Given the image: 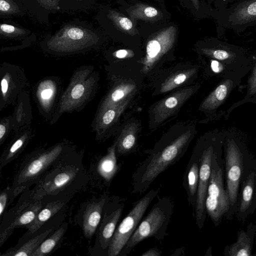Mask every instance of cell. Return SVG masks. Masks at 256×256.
Segmentation results:
<instances>
[{
  "label": "cell",
  "instance_id": "obj_1",
  "mask_svg": "<svg viewBox=\"0 0 256 256\" xmlns=\"http://www.w3.org/2000/svg\"><path fill=\"white\" fill-rule=\"evenodd\" d=\"M196 134V125L186 122L166 130L154 148L146 151L147 158L132 175V192H144L160 174L183 157Z\"/></svg>",
  "mask_w": 256,
  "mask_h": 256
},
{
  "label": "cell",
  "instance_id": "obj_2",
  "mask_svg": "<svg viewBox=\"0 0 256 256\" xmlns=\"http://www.w3.org/2000/svg\"><path fill=\"white\" fill-rule=\"evenodd\" d=\"M223 152L226 190L228 196L230 210L229 220L234 215L242 178L252 166L254 160L238 133L234 130H224Z\"/></svg>",
  "mask_w": 256,
  "mask_h": 256
},
{
  "label": "cell",
  "instance_id": "obj_3",
  "mask_svg": "<svg viewBox=\"0 0 256 256\" xmlns=\"http://www.w3.org/2000/svg\"><path fill=\"white\" fill-rule=\"evenodd\" d=\"M62 151V146L58 144L28 154L21 163L10 188L12 202L24 190L36 184L60 159Z\"/></svg>",
  "mask_w": 256,
  "mask_h": 256
},
{
  "label": "cell",
  "instance_id": "obj_4",
  "mask_svg": "<svg viewBox=\"0 0 256 256\" xmlns=\"http://www.w3.org/2000/svg\"><path fill=\"white\" fill-rule=\"evenodd\" d=\"M174 203L168 196H158L146 216L140 222L118 256H126L143 240L154 238L163 240L168 234V226L174 212Z\"/></svg>",
  "mask_w": 256,
  "mask_h": 256
},
{
  "label": "cell",
  "instance_id": "obj_5",
  "mask_svg": "<svg viewBox=\"0 0 256 256\" xmlns=\"http://www.w3.org/2000/svg\"><path fill=\"white\" fill-rule=\"evenodd\" d=\"M102 34L86 24H68L54 34L47 36L42 42V46L52 52H76L99 44L103 40Z\"/></svg>",
  "mask_w": 256,
  "mask_h": 256
},
{
  "label": "cell",
  "instance_id": "obj_6",
  "mask_svg": "<svg viewBox=\"0 0 256 256\" xmlns=\"http://www.w3.org/2000/svg\"><path fill=\"white\" fill-rule=\"evenodd\" d=\"M200 54L202 55V70L209 78H222L234 74L244 76L256 62L254 56L248 58L222 48H201Z\"/></svg>",
  "mask_w": 256,
  "mask_h": 256
},
{
  "label": "cell",
  "instance_id": "obj_7",
  "mask_svg": "<svg viewBox=\"0 0 256 256\" xmlns=\"http://www.w3.org/2000/svg\"><path fill=\"white\" fill-rule=\"evenodd\" d=\"M223 130L205 132L198 140L201 150L198 182L194 210L196 224L199 230L204 226L206 213L205 200L211 171L212 160L216 148L223 143Z\"/></svg>",
  "mask_w": 256,
  "mask_h": 256
},
{
  "label": "cell",
  "instance_id": "obj_8",
  "mask_svg": "<svg viewBox=\"0 0 256 256\" xmlns=\"http://www.w3.org/2000/svg\"><path fill=\"white\" fill-rule=\"evenodd\" d=\"M223 143L214 152L212 171L205 200V208L215 226L225 217L229 220L230 204L224 180V162L222 158Z\"/></svg>",
  "mask_w": 256,
  "mask_h": 256
},
{
  "label": "cell",
  "instance_id": "obj_9",
  "mask_svg": "<svg viewBox=\"0 0 256 256\" xmlns=\"http://www.w3.org/2000/svg\"><path fill=\"white\" fill-rule=\"evenodd\" d=\"M82 172L76 162H64L60 159L42 178L31 190L34 198L56 196L72 184Z\"/></svg>",
  "mask_w": 256,
  "mask_h": 256
},
{
  "label": "cell",
  "instance_id": "obj_10",
  "mask_svg": "<svg viewBox=\"0 0 256 256\" xmlns=\"http://www.w3.org/2000/svg\"><path fill=\"white\" fill-rule=\"evenodd\" d=\"M176 33V28L171 26L154 34L148 40L145 55L140 62L143 74H156L164 68L166 62L175 59L172 50Z\"/></svg>",
  "mask_w": 256,
  "mask_h": 256
},
{
  "label": "cell",
  "instance_id": "obj_11",
  "mask_svg": "<svg viewBox=\"0 0 256 256\" xmlns=\"http://www.w3.org/2000/svg\"><path fill=\"white\" fill-rule=\"evenodd\" d=\"M202 67L199 64L180 62L163 68L156 74L154 95H165L178 88L193 84L198 79Z\"/></svg>",
  "mask_w": 256,
  "mask_h": 256
},
{
  "label": "cell",
  "instance_id": "obj_12",
  "mask_svg": "<svg viewBox=\"0 0 256 256\" xmlns=\"http://www.w3.org/2000/svg\"><path fill=\"white\" fill-rule=\"evenodd\" d=\"M200 88V83L182 87L165 94L149 110L150 128L154 130L174 116Z\"/></svg>",
  "mask_w": 256,
  "mask_h": 256
},
{
  "label": "cell",
  "instance_id": "obj_13",
  "mask_svg": "<svg viewBox=\"0 0 256 256\" xmlns=\"http://www.w3.org/2000/svg\"><path fill=\"white\" fill-rule=\"evenodd\" d=\"M159 189H152L136 202L116 228L110 244L108 256H117L141 221L148 208L158 196Z\"/></svg>",
  "mask_w": 256,
  "mask_h": 256
},
{
  "label": "cell",
  "instance_id": "obj_14",
  "mask_svg": "<svg viewBox=\"0 0 256 256\" xmlns=\"http://www.w3.org/2000/svg\"><path fill=\"white\" fill-rule=\"evenodd\" d=\"M91 70L88 68L76 71L63 94L58 110L52 120L53 123L58 114L76 109L88 98L96 83L94 77H89Z\"/></svg>",
  "mask_w": 256,
  "mask_h": 256
},
{
  "label": "cell",
  "instance_id": "obj_15",
  "mask_svg": "<svg viewBox=\"0 0 256 256\" xmlns=\"http://www.w3.org/2000/svg\"><path fill=\"white\" fill-rule=\"evenodd\" d=\"M27 78L19 66L4 62L0 66V106L2 110L16 102L25 88Z\"/></svg>",
  "mask_w": 256,
  "mask_h": 256
},
{
  "label": "cell",
  "instance_id": "obj_16",
  "mask_svg": "<svg viewBox=\"0 0 256 256\" xmlns=\"http://www.w3.org/2000/svg\"><path fill=\"white\" fill-rule=\"evenodd\" d=\"M104 34L132 39L139 36L136 25L126 14L109 6L101 8L96 16Z\"/></svg>",
  "mask_w": 256,
  "mask_h": 256
},
{
  "label": "cell",
  "instance_id": "obj_17",
  "mask_svg": "<svg viewBox=\"0 0 256 256\" xmlns=\"http://www.w3.org/2000/svg\"><path fill=\"white\" fill-rule=\"evenodd\" d=\"M244 77L234 74L221 78L214 89L202 100L198 110L208 118H214L217 110L224 104L233 90L240 86Z\"/></svg>",
  "mask_w": 256,
  "mask_h": 256
},
{
  "label": "cell",
  "instance_id": "obj_18",
  "mask_svg": "<svg viewBox=\"0 0 256 256\" xmlns=\"http://www.w3.org/2000/svg\"><path fill=\"white\" fill-rule=\"evenodd\" d=\"M256 168L254 166L250 168L240 182L234 215L242 223L254 214L256 208Z\"/></svg>",
  "mask_w": 256,
  "mask_h": 256
},
{
  "label": "cell",
  "instance_id": "obj_19",
  "mask_svg": "<svg viewBox=\"0 0 256 256\" xmlns=\"http://www.w3.org/2000/svg\"><path fill=\"white\" fill-rule=\"evenodd\" d=\"M123 210L120 206L110 212H105L101 220L97 230L94 251L107 252L121 216Z\"/></svg>",
  "mask_w": 256,
  "mask_h": 256
},
{
  "label": "cell",
  "instance_id": "obj_20",
  "mask_svg": "<svg viewBox=\"0 0 256 256\" xmlns=\"http://www.w3.org/2000/svg\"><path fill=\"white\" fill-rule=\"evenodd\" d=\"M200 154V145L197 140L183 176L182 184L186 192L188 201L194 208L196 198Z\"/></svg>",
  "mask_w": 256,
  "mask_h": 256
},
{
  "label": "cell",
  "instance_id": "obj_21",
  "mask_svg": "<svg viewBox=\"0 0 256 256\" xmlns=\"http://www.w3.org/2000/svg\"><path fill=\"white\" fill-rule=\"evenodd\" d=\"M256 226L250 223L246 230H240L237 235L236 241L224 249L225 256H252Z\"/></svg>",
  "mask_w": 256,
  "mask_h": 256
},
{
  "label": "cell",
  "instance_id": "obj_22",
  "mask_svg": "<svg viewBox=\"0 0 256 256\" xmlns=\"http://www.w3.org/2000/svg\"><path fill=\"white\" fill-rule=\"evenodd\" d=\"M106 196L90 201L82 214V230L86 238H91L96 232L102 219Z\"/></svg>",
  "mask_w": 256,
  "mask_h": 256
},
{
  "label": "cell",
  "instance_id": "obj_23",
  "mask_svg": "<svg viewBox=\"0 0 256 256\" xmlns=\"http://www.w3.org/2000/svg\"><path fill=\"white\" fill-rule=\"evenodd\" d=\"M42 199L43 205L32 222L26 228L28 230L18 240L16 246L22 244L41 226L48 222L64 206V202L60 200L48 202L46 203Z\"/></svg>",
  "mask_w": 256,
  "mask_h": 256
},
{
  "label": "cell",
  "instance_id": "obj_24",
  "mask_svg": "<svg viewBox=\"0 0 256 256\" xmlns=\"http://www.w3.org/2000/svg\"><path fill=\"white\" fill-rule=\"evenodd\" d=\"M32 118L30 94L23 90L19 94L13 114L10 115L11 129L18 132L22 127L30 124Z\"/></svg>",
  "mask_w": 256,
  "mask_h": 256
},
{
  "label": "cell",
  "instance_id": "obj_25",
  "mask_svg": "<svg viewBox=\"0 0 256 256\" xmlns=\"http://www.w3.org/2000/svg\"><path fill=\"white\" fill-rule=\"evenodd\" d=\"M46 224L24 242L8 250L0 256H31L40 244L52 232V228H45Z\"/></svg>",
  "mask_w": 256,
  "mask_h": 256
},
{
  "label": "cell",
  "instance_id": "obj_26",
  "mask_svg": "<svg viewBox=\"0 0 256 256\" xmlns=\"http://www.w3.org/2000/svg\"><path fill=\"white\" fill-rule=\"evenodd\" d=\"M56 92V84L50 78H46L38 84L35 90L36 99L40 112L46 116L51 110Z\"/></svg>",
  "mask_w": 256,
  "mask_h": 256
},
{
  "label": "cell",
  "instance_id": "obj_27",
  "mask_svg": "<svg viewBox=\"0 0 256 256\" xmlns=\"http://www.w3.org/2000/svg\"><path fill=\"white\" fill-rule=\"evenodd\" d=\"M32 136V130L20 133L4 150L0 157V170L16 158L24 150Z\"/></svg>",
  "mask_w": 256,
  "mask_h": 256
},
{
  "label": "cell",
  "instance_id": "obj_28",
  "mask_svg": "<svg viewBox=\"0 0 256 256\" xmlns=\"http://www.w3.org/2000/svg\"><path fill=\"white\" fill-rule=\"evenodd\" d=\"M116 142L108 148L106 154L98 162L96 172L106 183H110L118 172L120 166L118 164L116 156Z\"/></svg>",
  "mask_w": 256,
  "mask_h": 256
},
{
  "label": "cell",
  "instance_id": "obj_29",
  "mask_svg": "<svg viewBox=\"0 0 256 256\" xmlns=\"http://www.w3.org/2000/svg\"><path fill=\"white\" fill-rule=\"evenodd\" d=\"M136 90V86L133 82H122L107 94L102 102L99 111L112 106L119 105L131 99Z\"/></svg>",
  "mask_w": 256,
  "mask_h": 256
},
{
  "label": "cell",
  "instance_id": "obj_30",
  "mask_svg": "<svg viewBox=\"0 0 256 256\" xmlns=\"http://www.w3.org/2000/svg\"><path fill=\"white\" fill-rule=\"evenodd\" d=\"M26 12L38 20L47 22L50 13L60 10V0H21Z\"/></svg>",
  "mask_w": 256,
  "mask_h": 256
},
{
  "label": "cell",
  "instance_id": "obj_31",
  "mask_svg": "<svg viewBox=\"0 0 256 256\" xmlns=\"http://www.w3.org/2000/svg\"><path fill=\"white\" fill-rule=\"evenodd\" d=\"M122 12L128 17L136 25L138 20L154 22L160 16L156 8L148 4L138 2L120 7Z\"/></svg>",
  "mask_w": 256,
  "mask_h": 256
},
{
  "label": "cell",
  "instance_id": "obj_32",
  "mask_svg": "<svg viewBox=\"0 0 256 256\" xmlns=\"http://www.w3.org/2000/svg\"><path fill=\"white\" fill-rule=\"evenodd\" d=\"M130 99L116 106L106 108L98 111L96 120L97 134H101L119 118L130 103Z\"/></svg>",
  "mask_w": 256,
  "mask_h": 256
},
{
  "label": "cell",
  "instance_id": "obj_33",
  "mask_svg": "<svg viewBox=\"0 0 256 256\" xmlns=\"http://www.w3.org/2000/svg\"><path fill=\"white\" fill-rule=\"evenodd\" d=\"M138 128V122H132L123 128L116 140V153L119 156L127 154L134 150L136 144Z\"/></svg>",
  "mask_w": 256,
  "mask_h": 256
},
{
  "label": "cell",
  "instance_id": "obj_34",
  "mask_svg": "<svg viewBox=\"0 0 256 256\" xmlns=\"http://www.w3.org/2000/svg\"><path fill=\"white\" fill-rule=\"evenodd\" d=\"M67 228V223L62 224L50 236L44 240L31 256H46L50 254L62 240Z\"/></svg>",
  "mask_w": 256,
  "mask_h": 256
},
{
  "label": "cell",
  "instance_id": "obj_35",
  "mask_svg": "<svg viewBox=\"0 0 256 256\" xmlns=\"http://www.w3.org/2000/svg\"><path fill=\"white\" fill-rule=\"evenodd\" d=\"M32 32L16 24L0 22V38L14 40H24Z\"/></svg>",
  "mask_w": 256,
  "mask_h": 256
},
{
  "label": "cell",
  "instance_id": "obj_36",
  "mask_svg": "<svg viewBox=\"0 0 256 256\" xmlns=\"http://www.w3.org/2000/svg\"><path fill=\"white\" fill-rule=\"evenodd\" d=\"M26 12L21 0H0V18L23 16Z\"/></svg>",
  "mask_w": 256,
  "mask_h": 256
},
{
  "label": "cell",
  "instance_id": "obj_37",
  "mask_svg": "<svg viewBox=\"0 0 256 256\" xmlns=\"http://www.w3.org/2000/svg\"><path fill=\"white\" fill-rule=\"evenodd\" d=\"M250 74L248 80V90L243 100L234 104L228 108L226 118H228L230 112L238 106L246 102L256 103V64L254 63L250 70Z\"/></svg>",
  "mask_w": 256,
  "mask_h": 256
},
{
  "label": "cell",
  "instance_id": "obj_38",
  "mask_svg": "<svg viewBox=\"0 0 256 256\" xmlns=\"http://www.w3.org/2000/svg\"><path fill=\"white\" fill-rule=\"evenodd\" d=\"M236 20L242 22H249L256 20V0L248 2L242 5L236 12Z\"/></svg>",
  "mask_w": 256,
  "mask_h": 256
},
{
  "label": "cell",
  "instance_id": "obj_39",
  "mask_svg": "<svg viewBox=\"0 0 256 256\" xmlns=\"http://www.w3.org/2000/svg\"><path fill=\"white\" fill-rule=\"evenodd\" d=\"M97 0H60V10H83L90 8Z\"/></svg>",
  "mask_w": 256,
  "mask_h": 256
},
{
  "label": "cell",
  "instance_id": "obj_40",
  "mask_svg": "<svg viewBox=\"0 0 256 256\" xmlns=\"http://www.w3.org/2000/svg\"><path fill=\"white\" fill-rule=\"evenodd\" d=\"M12 202L10 188V187L2 188L0 184V223L6 211V208Z\"/></svg>",
  "mask_w": 256,
  "mask_h": 256
},
{
  "label": "cell",
  "instance_id": "obj_41",
  "mask_svg": "<svg viewBox=\"0 0 256 256\" xmlns=\"http://www.w3.org/2000/svg\"><path fill=\"white\" fill-rule=\"evenodd\" d=\"M11 129L10 115L0 120V146L8 136Z\"/></svg>",
  "mask_w": 256,
  "mask_h": 256
},
{
  "label": "cell",
  "instance_id": "obj_42",
  "mask_svg": "<svg viewBox=\"0 0 256 256\" xmlns=\"http://www.w3.org/2000/svg\"><path fill=\"white\" fill-rule=\"evenodd\" d=\"M113 55L118 58H124L134 55V52L130 50L120 49L113 53Z\"/></svg>",
  "mask_w": 256,
  "mask_h": 256
},
{
  "label": "cell",
  "instance_id": "obj_43",
  "mask_svg": "<svg viewBox=\"0 0 256 256\" xmlns=\"http://www.w3.org/2000/svg\"><path fill=\"white\" fill-rule=\"evenodd\" d=\"M162 252L156 248H151L141 254V256H160Z\"/></svg>",
  "mask_w": 256,
  "mask_h": 256
},
{
  "label": "cell",
  "instance_id": "obj_44",
  "mask_svg": "<svg viewBox=\"0 0 256 256\" xmlns=\"http://www.w3.org/2000/svg\"><path fill=\"white\" fill-rule=\"evenodd\" d=\"M192 4L196 10H198L199 8V2L198 0H191Z\"/></svg>",
  "mask_w": 256,
  "mask_h": 256
},
{
  "label": "cell",
  "instance_id": "obj_45",
  "mask_svg": "<svg viewBox=\"0 0 256 256\" xmlns=\"http://www.w3.org/2000/svg\"><path fill=\"white\" fill-rule=\"evenodd\" d=\"M1 110H2V109H1L0 106V111H1Z\"/></svg>",
  "mask_w": 256,
  "mask_h": 256
}]
</instances>
